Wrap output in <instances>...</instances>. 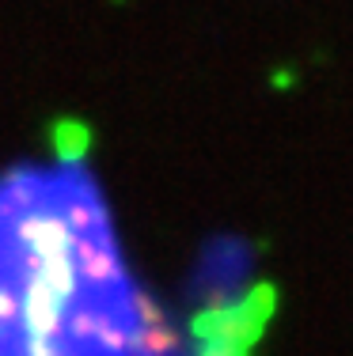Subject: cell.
I'll list each match as a JSON object with an SVG mask.
<instances>
[{
	"label": "cell",
	"instance_id": "obj_2",
	"mask_svg": "<svg viewBox=\"0 0 353 356\" xmlns=\"http://www.w3.org/2000/svg\"><path fill=\"white\" fill-rule=\"evenodd\" d=\"M277 307V292L270 284H255L240 300H209L205 307L190 318V334L205 341H224L235 349H251L262 337L266 318Z\"/></svg>",
	"mask_w": 353,
	"mask_h": 356
},
{
	"label": "cell",
	"instance_id": "obj_4",
	"mask_svg": "<svg viewBox=\"0 0 353 356\" xmlns=\"http://www.w3.org/2000/svg\"><path fill=\"white\" fill-rule=\"evenodd\" d=\"M198 356H251L247 349H235V345H224V341H205Z\"/></svg>",
	"mask_w": 353,
	"mask_h": 356
},
{
	"label": "cell",
	"instance_id": "obj_1",
	"mask_svg": "<svg viewBox=\"0 0 353 356\" xmlns=\"http://www.w3.org/2000/svg\"><path fill=\"white\" fill-rule=\"evenodd\" d=\"M0 356H175L80 163L0 178Z\"/></svg>",
	"mask_w": 353,
	"mask_h": 356
},
{
	"label": "cell",
	"instance_id": "obj_3",
	"mask_svg": "<svg viewBox=\"0 0 353 356\" xmlns=\"http://www.w3.org/2000/svg\"><path fill=\"white\" fill-rule=\"evenodd\" d=\"M54 144H57V156H61V163H80V159H84V148H88V125L72 122V118L57 122V125H54Z\"/></svg>",
	"mask_w": 353,
	"mask_h": 356
}]
</instances>
